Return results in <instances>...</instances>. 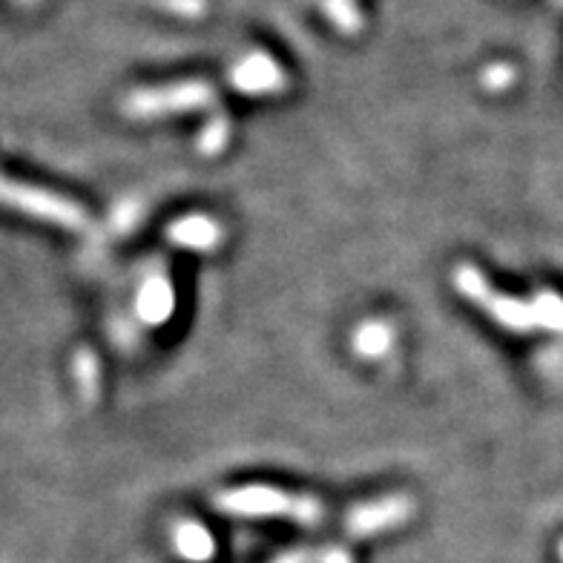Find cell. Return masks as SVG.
<instances>
[{"mask_svg": "<svg viewBox=\"0 0 563 563\" xmlns=\"http://www.w3.org/2000/svg\"><path fill=\"white\" fill-rule=\"evenodd\" d=\"M454 285L468 302H475L483 313L495 319L497 325L509 328L515 334H527L534 328L563 331V299L555 294H541L534 302L504 297L495 288H489V282L483 279L481 271L472 265H460L454 271Z\"/></svg>", "mask_w": 563, "mask_h": 563, "instance_id": "cell-1", "label": "cell"}, {"mask_svg": "<svg viewBox=\"0 0 563 563\" xmlns=\"http://www.w3.org/2000/svg\"><path fill=\"white\" fill-rule=\"evenodd\" d=\"M213 506L228 515H242V518H290L302 527H313L325 515L317 497L290 495V492L274 489V486L224 489L222 495H216Z\"/></svg>", "mask_w": 563, "mask_h": 563, "instance_id": "cell-2", "label": "cell"}, {"mask_svg": "<svg viewBox=\"0 0 563 563\" xmlns=\"http://www.w3.org/2000/svg\"><path fill=\"white\" fill-rule=\"evenodd\" d=\"M213 98L216 89L208 81H178L170 87L135 89L124 101V112L130 119H162V115L208 107Z\"/></svg>", "mask_w": 563, "mask_h": 563, "instance_id": "cell-3", "label": "cell"}, {"mask_svg": "<svg viewBox=\"0 0 563 563\" xmlns=\"http://www.w3.org/2000/svg\"><path fill=\"white\" fill-rule=\"evenodd\" d=\"M0 201L26 210L32 216H41V219H49V222H58L60 228L81 230L87 224V213L73 201L58 199L46 190H35V187L9 185L7 178H0Z\"/></svg>", "mask_w": 563, "mask_h": 563, "instance_id": "cell-4", "label": "cell"}, {"mask_svg": "<svg viewBox=\"0 0 563 563\" xmlns=\"http://www.w3.org/2000/svg\"><path fill=\"white\" fill-rule=\"evenodd\" d=\"M411 511H415V504H411V497L406 495H391L383 497V500H371V504L356 506L351 511L349 518H345V532L351 538H371V534L386 532V529L400 527L411 518Z\"/></svg>", "mask_w": 563, "mask_h": 563, "instance_id": "cell-5", "label": "cell"}, {"mask_svg": "<svg viewBox=\"0 0 563 563\" xmlns=\"http://www.w3.org/2000/svg\"><path fill=\"white\" fill-rule=\"evenodd\" d=\"M230 84L245 96H274L288 87V75L267 53H251L230 69Z\"/></svg>", "mask_w": 563, "mask_h": 563, "instance_id": "cell-6", "label": "cell"}, {"mask_svg": "<svg viewBox=\"0 0 563 563\" xmlns=\"http://www.w3.org/2000/svg\"><path fill=\"white\" fill-rule=\"evenodd\" d=\"M167 239L190 251H213L222 242V228L210 216H185L167 228Z\"/></svg>", "mask_w": 563, "mask_h": 563, "instance_id": "cell-7", "label": "cell"}, {"mask_svg": "<svg viewBox=\"0 0 563 563\" xmlns=\"http://www.w3.org/2000/svg\"><path fill=\"white\" fill-rule=\"evenodd\" d=\"M173 308H176V297H173V285L164 276H150L139 290V299H135V311L144 322L150 325H162L164 319L170 317Z\"/></svg>", "mask_w": 563, "mask_h": 563, "instance_id": "cell-8", "label": "cell"}, {"mask_svg": "<svg viewBox=\"0 0 563 563\" xmlns=\"http://www.w3.org/2000/svg\"><path fill=\"white\" fill-rule=\"evenodd\" d=\"M173 538H176V549L181 552V558H187V561L205 563L213 558V552H216L213 534L201 527V523L185 520V523H178V529Z\"/></svg>", "mask_w": 563, "mask_h": 563, "instance_id": "cell-9", "label": "cell"}, {"mask_svg": "<svg viewBox=\"0 0 563 563\" xmlns=\"http://www.w3.org/2000/svg\"><path fill=\"white\" fill-rule=\"evenodd\" d=\"M394 342V331L386 322H365V325L356 328L354 334V349L356 354L365 356V360H377V356L388 354Z\"/></svg>", "mask_w": 563, "mask_h": 563, "instance_id": "cell-10", "label": "cell"}, {"mask_svg": "<svg viewBox=\"0 0 563 563\" xmlns=\"http://www.w3.org/2000/svg\"><path fill=\"white\" fill-rule=\"evenodd\" d=\"M319 3H322L328 21L334 23L340 32L354 35V32L363 30V12L356 9L354 0H319Z\"/></svg>", "mask_w": 563, "mask_h": 563, "instance_id": "cell-11", "label": "cell"}, {"mask_svg": "<svg viewBox=\"0 0 563 563\" xmlns=\"http://www.w3.org/2000/svg\"><path fill=\"white\" fill-rule=\"evenodd\" d=\"M228 139H230V121L224 119V115H213V119L208 121V126L201 130L199 150L201 153H208V156H213V153H222L224 144H228Z\"/></svg>", "mask_w": 563, "mask_h": 563, "instance_id": "cell-12", "label": "cell"}, {"mask_svg": "<svg viewBox=\"0 0 563 563\" xmlns=\"http://www.w3.org/2000/svg\"><path fill=\"white\" fill-rule=\"evenodd\" d=\"M98 374H101V371H98L96 356L89 354V351L75 356V379H78V388H81L87 400H96Z\"/></svg>", "mask_w": 563, "mask_h": 563, "instance_id": "cell-13", "label": "cell"}, {"mask_svg": "<svg viewBox=\"0 0 563 563\" xmlns=\"http://www.w3.org/2000/svg\"><path fill=\"white\" fill-rule=\"evenodd\" d=\"M153 3H158V7L167 9V12H173L178 18H201L205 9H208L205 0H153Z\"/></svg>", "mask_w": 563, "mask_h": 563, "instance_id": "cell-14", "label": "cell"}, {"mask_svg": "<svg viewBox=\"0 0 563 563\" xmlns=\"http://www.w3.org/2000/svg\"><path fill=\"white\" fill-rule=\"evenodd\" d=\"M511 81H515V69H511L509 64H495V67H489L483 73V87L495 89V92L506 89Z\"/></svg>", "mask_w": 563, "mask_h": 563, "instance_id": "cell-15", "label": "cell"}, {"mask_svg": "<svg viewBox=\"0 0 563 563\" xmlns=\"http://www.w3.org/2000/svg\"><path fill=\"white\" fill-rule=\"evenodd\" d=\"M274 563H319V555H311V552H305V549H297V552L279 555Z\"/></svg>", "mask_w": 563, "mask_h": 563, "instance_id": "cell-16", "label": "cell"}, {"mask_svg": "<svg viewBox=\"0 0 563 563\" xmlns=\"http://www.w3.org/2000/svg\"><path fill=\"white\" fill-rule=\"evenodd\" d=\"M319 563H354L351 561V555L345 552V549H325L322 555H319Z\"/></svg>", "mask_w": 563, "mask_h": 563, "instance_id": "cell-17", "label": "cell"}, {"mask_svg": "<svg viewBox=\"0 0 563 563\" xmlns=\"http://www.w3.org/2000/svg\"><path fill=\"white\" fill-rule=\"evenodd\" d=\"M18 3H37V0H18Z\"/></svg>", "mask_w": 563, "mask_h": 563, "instance_id": "cell-18", "label": "cell"}]
</instances>
